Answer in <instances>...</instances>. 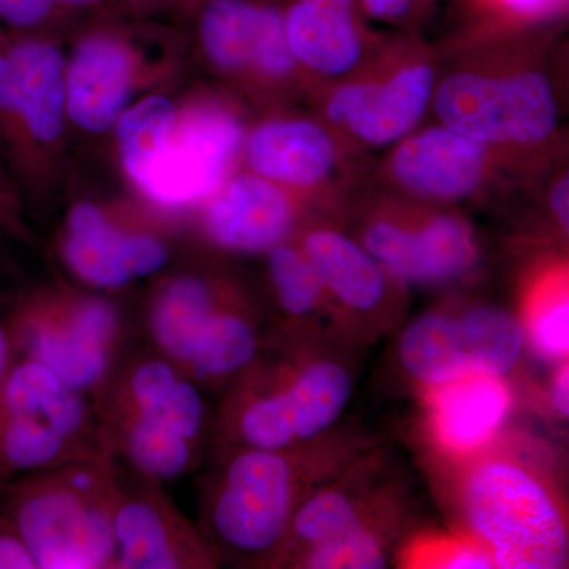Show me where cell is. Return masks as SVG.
Here are the masks:
<instances>
[{
    "label": "cell",
    "instance_id": "1",
    "mask_svg": "<svg viewBox=\"0 0 569 569\" xmlns=\"http://www.w3.org/2000/svg\"><path fill=\"white\" fill-rule=\"evenodd\" d=\"M89 396L104 447L137 473L168 482L203 460L212 426L203 389L153 348L119 355Z\"/></svg>",
    "mask_w": 569,
    "mask_h": 569
},
{
    "label": "cell",
    "instance_id": "2",
    "mask_svg": "<svg viewBox=\"0 0 569 569\" xmlns=\"http://www.w3.org/2000/svg\"><path fill=\"white\" fill-rule=\"evenodd\" d=\"M312 443L242 448L216 458L198 481V527L219 565L272 568L296 509L320 486Z\"/></svg>",
    "mask_w": 569,
    "mask_h": 569
},
{
    "label": "cell",
    "instance_id": "3",
    "mask_svg": "<svg viewBox=\"0 0 569 569\" xmlns=\"http://www.w3.org/2000/svg\"><path fill=\"white\" fill-rule=\"evenodd\" d=\"M230 385L209 437L216 458L234 449L312 443L339 421L353 392L346 365L296 351L258 355Z\"/></svg>",
    "mask_w": 569,
    "mask_h": 569
},
{
    "label": "cell",
    "instance_id": "4",
    "mask_svg": "<svg viewBox=\"0 0 569 569\" xmlns=\"http://www.w3.org/2000/svg\"><path fill=\"white\" fill-rule=\"evenodd\" d=\"M456 482L467 541L500 569H561L569 559L567 512L549 479L509 452L478 449Z\"/></svg>",
    "mask_w": 569,
    "mask_h": 569
},
{
    "label": "cell",
    "instance_id": "5",
    "mask_svg": "<svg viewBox=\"0 0 569 569\" xmlns=\"http://www.w3.org/2000/svg\"><path fill=\"white\" fill-rule=\"evenodd\" d=\"M116 458L78 460L7 479L0 512L39 569H118Z\"/></svg>",
    "mask_w": 569,
    "mask_h": 569
},
{
    "label": "cell",
    "instance_id": "6",
    "mask_svg": "<svg viewBox=\"0 0 569 569\" xmlns=\"http://www.w3.org/2000/svg\"><path fill=\"white\" fill-rule=\"evenodd\" d=\"M146 329L153 350L201 389L231 383L264 347L244 301L197 274L171 277L156 291Z\"/></svg>",
    "mask_w": 569,
    "mask_h": 569
},
{
    "label": "cell",
    "instance_id": "7",
    "mask_svg": "<svg viewBox=\"0 0 569 569\" xmlns=\"http://www.w3.org/2000/svg\"><path fill=\"white\" fill-rule=\"evenodd\" d=\"M108 458L91 396L39 362L13 359L0 385V471L10 479Z\"/></svg>",
    "mask_w": 569,
    "mask_h": 569
},
{
    "label": "cell",
    "instance_id": "8",
    "mask_svg": "<svg viewBox=\"0 0 569 569\" xmlns=\"http://www.w3.org/2000/svg\"><path fill=\"white\" fill-rule=\"evenodd\" d=\"M13 359H31L91 395L121 355L123 320L104 296L41 288L3 317Z\"/></svg>",
    "mask_w": 569,
    "mask_h": 569
},
{
    "label": "cell",
    "instance_id": "9",
    "mask_svg": "<svg viewBox=\"0 0 569 569\" xmlns=\"http://www.w3.org/2000/svg\"><path fill=\"white\" fill-rule=\"evenodd\" d=\"M526 348L518 318L493 307H471L411 321L400 337L399 358L408 376L436 388L467 376L507 378Z\"/></svg>",
    "mask_w": 569,
    "mask_h": 569
},
{
    "label": "cell",
    "instance_id": "10",
    "mask_svg": "<svg viewBox=\"0 0 569 569\" xmlns=\"http://www.w3.org/2000/svg\"><path fill=\"white\" fill-rule=\"evenodd\" d=\"M436 110L445 127L481 144H535L557 123L552 88L533 71L505 78L452 74L438 86Z\"/></svg>",
    "mask_w": 569,
    "mask_h": 569
},
{
    "label": "cell",
    "instance_id": "11",
    "mask_svg": "<svg viewBox=\"0 0 569 569\" xmlns=\"http://www.w3.org/2000/svg\"><path fill=\"white\" fill-rule=\"evenodd\" d=\"M116 477L112 531L118 569L220 567L203 531L176 507L164 482L137 473L119 460Z\"/></svg>",
    "mask_w": 569,
    "mask_h": 569
},
{
    "label": "cell",
    "instance_id": "12",
    "mask_svg": "<svg viewBox=\"0 0 569 569\" xmlns=\"http://www.w3.org/2000/svg\"><path fill=\"white\" fill-rule=\"evenodd\" d=\"M242 140L233 116L216 107L179 112L173 127L133 179L153 203L183 208L216 192Z\"/></svg>",
    "mask_w": 569,
    "mask_h": 569
},
{
    "label": "cell",
    "instance_id": "13",
    "mask_svg": "<svg viewBox=\"0 0 569 569\" xmlns=\"http://www.w3.org/2000/svg\"><path fill=\"white\" fill-rule=\"evenodd\" d=\"M61 249L67 268L97 290H119L156 276L170 261L159 236L119 227L92 203L71 208Z\"/></svg>",
    "mask_w": 569,
    "mask_h": 569
},
{
    "label": "cell",
    "instance_id": "14",
    "mask_svg": "<svg viewBox=\"0 0 569 569\" xmlns=\"http://www.w3.org/2000/svg\"><path fill=\"white\" fill-rule=\"evenodd\" d=\"M365 249L388 274L413 284L452 282L478 258L473 231L452 216L436 217L418 230L372 223L365 234Z\"/></svg>",
    "mask_w": 569,
    "mask_h": 569
},
{
    "label": "cell",
    "instance_id": "15",
    "mask_svg": "<svg viewBox=\"0 0 569 569\" xmlns=\"http://www.w3.org/2000/svg\"><path fill=\"white\" fill-rule=\"evenodd\" d=\"M14 78V110L0 112V133L18 160L29 141L51 144L62 132L67 112V69L61 52L36 39L7 41Z\"/></svg>",
    "mask_w": 569,
    "mask_h": 569
},
{
    "label": "cell",
    "instance_id": "16",
    "mask_svg": "<svg viewBox=\"0 0 569 569\" xmlns=\"http://www.w3.org/2000/svg\"><path fill=\"white\" fill-rule=\"evenodd\" d=\"M200 37L208 58L223 70L254 66L271 77H283L293 67L282 10L268 3L206 0Z\"/></svg>",
    "mask_w": 569,
    "mask_h": 569
},
{
    "label": "cell",
    "instance_id": "17",
    "mask_svg": "<svg viewBox=\"0 0 569 569\" xmlns=\"http://www.w3.org/2000/svg\"><path fill=\"white\" fill-rule=\"evenodd\" d=\"M432 88L430 67H410L383 84L369 82L337 89L329 99L328 114L370 144H389L419 121Z\"/></svg>",
    "mask_w": 569,
    "mask_h": 569
},
{
    "label": "cell",
    "instance_id": "18",
    "mask_svg": "<svg viewBox=\"0 0 569 569\" xmlns=\"http://www.w3.org/2000/svg\"><path fill=\"white\" fill-rule=\"evenodd\" d=\"M293 208L277 183L261 176H242L213 198L206 212V231L231 252H269L290 233Z\"/></svg>",
    "mask_w": 569,
    "mask_h": 569
},
{
    "label": "cell",
    "instance_id": "19",
    "mask_svg": "<svg viewBox=\"0 0 569 569\" xmlns=\"http://www.w3.org/2000/svg\"><path fill=\"white\" fill-rule=\"evenodd\" d=\"M133 84L129 48L110 36L82 41L67 70V112L89 132H102L121 118Z\"/></svg>",
    "mask_w": 569,
    "mask_h": 569
},
{
    "label": "cell",
    "instance_id": "20",
    "mask_svg": "<svg viewBox=\"0 0 569 569\" xmlns=\"http://www.w3.org/2000/svg\"><path fill=\"white\" fill-rule=\"evenodd\" d=\"M485 164V144L440 127L403 142L392 159V171L411 192L458 200L477 189Z\"/></svg>",
    "mask_w": 569,
    "mask_h": 569
},
{
    "label": "cell",
    "instance_id": "21",
    "mask_svg": "<svg viewBox=\"0 0 569 569\" xmlns=\"http://www.w3.org/2000/svg\"><path fill=\"white\" fill-rule=\"evenodd\" d=\"M505 378L467 376L430 392V422L438 445L455 456L488 447L511 408Z\"/></svg>",
    "mask_w": 569,
    "mask_h": 569
},
{
    "label": "cell",
    "instance_id": "22",
    "mask_svg": "<svg viewBox=\"0 0 569 569\" xmlns=\"http://www.w3.org/2000/svg\"><path fill=\"white\" fill-rule=\"evenodd\" d=\"M282 13L291 54L309 69L336 77L361 59L356 0H290Z\"/></svg>",
    "mask_w": 569,
    "mask_h": 569
},
{
    "label": "cell",
    "instance_id": "23",
    "mask_svg": "<svg viewBox=\"0 0 569 569\" xmlns=\"http://www.w3.org/2000/svg\"><path fill=\"white\" fill-rule=\"evenodd\" d=\"M247 159L261 178L307 187L331 173L336 148L331 137L316 123L269 122L250 137Z\"/></svg>",
    "mask_w": 569,
    "mask_h": 569
},
{
    "label": "cell",
    "instance_id": "24",
    "mask_svg": "<svg viewBox=\"0 0 569 569\" xmlns=\"http://www.w3.org/2000/svg\"><path fill=\"white\" fill-rule=\"evenodd\" d=\"M302 252L309 258L326 291L348 312L365 316L387 301V271L365 247L346 234L318 230L307 234Z\"/></svg>",
    "mask_w": 569,
    "mask_h": 569
},
{
    "label": "cell",
    "instance_id": "25",
    "mask_svg": "<svg viewBox=\"0 0 569 569\" xmlns=\"http://www.w3.org/2000/svg\"><path fill=\"white\" fill-rule=\"evenodd\" d=\"M277 305L291 323H306L323 306L326 291L302 249L280 242L268 252Z\"/></svg>",
    "mask_w": 569,
    "mask_h": 569
},
{
    "label": "cell",
    "instance_id": "26",
    "mask_svg": "<svg viewBox=\"0 0 569 569\" xmlns=\"http://www.w3.org/2000/svg\"><path fill=\"white\" fill-rule=\"evenodd\" d=\"M178 110L164 97H149L123 111L116 127L123 168L132 181L170 132Z\"/></svg>",
    "mask_w": 569,
    "mask_h": 569
},
{
    "label": "cell",
    "instance_id": "27",
    "mask_svg": "<svg viewBox=\"0 0 569 569\" xmlns=\"http://www.w3.org/2000/svg\"><path fill=\"white\" fill-rule=\"evenodd\" d=\"M527 346L548 361L563 362L569 351V299L567 287L545 291L531 302L520 321Z\"/></svg>",
    "mask_w": 569,
    "mask_h": 569
},
{
    "label": "cell",
    "instance_id": "28",
    "mask_svg": "<svg viewBox=\"0 0 569 569\" xmlns=\"http://www.w3.org/2000/svg\"><path fill=\"white\" fill-rule=\"evenodd\" d=\"M56 6L58 0H0V21L26 31L47 21Z\"/></svg>",
    "mask_w": 569,
    "mask_h": 569
},
{
    "label": "cell",
    "instance_id": "29",
    "mask_svg": "<svg viewBox=\"0 0 569 569\" xmlns=\"http://www.w3.org/2000/svg\"><path fill=\"white\" fill-rule=\"evenodd\" d=\"M427 563H432L430 567L449 569L496 568L488 553L467 539L456 545H445L443 548L437 549V552L432 550Z\"/></svg>",
    "mask_w": 569,
    "mask_h": 569
},
{
    "label": "cell",
    "instance_id": "30",
    "mask_svg": "<svg viewBox=\"0 0 569 569\" xmlns=\"http://www.w3.org/2000/svg\"><path fill=\"white\" fill-rule=\"evenodd\" d=\"M0 569H39L31 550L2 512H0Z\"/></svg>",
    "mask_w": 569,
    "mask_h": 569
},
{
    "label": "cell",
    "instance_id": "31",
    "mask_svg": "<svg viewBox=\"0 0 569 569\" xmlns=\"http://www.w3.org/2000/svg\"><path fill=\"white\" fill-rule=\"evenodd\" d=\"M0 228L18 239H28L29 231L22 222L21 206L17 193L0 164Z\"/></svg>",
    "mask_w": 569,
    "mask_h": 569
},
{
    "label": "cell",
    "instance_id": "32",
    "mask_svg": "<svg viewBox=\"0 0 569 569\" xmlns=\"http://www.w3.org/2000/svg\"><path fill=\"white\" fill-rule=\"evenodd\" d=\"M501 9L523 18H542L563 9L567 0H496Z\"/></svg>",
    "mask_w": 569,
    "mask_h": 569
},
{
    "label": "cell",
    "instance_id": "33",
    "mask_svg": "<svg viewBox=\"0 0 569 569\" xmlns=\"http://www.w3.org/2000/svg\"><path fill=\"white\" fill-rule=\"evenodd\" d=\"M370 17L381 21H399L408 17L417 0H359Z\"/></svg>",
    "mask_w": 569,
    "mask_h": 569
},
{
    "label": "cell",
    "instance_id": "34",
    "mask_svg": "<svg viewBox=\"0 0 569 569\" xmlns=\"http://www.w3.org/2000/svg\"><path fill=\"white\" fill-rule=\"evenodd\" d=\"M550 406L560 418L568 419L569 415V370L568 359L560 362L556 377L552 378L549 392Z\"/></svg>",
    "mask_w": 569,
    "mask_h": 569
},
{
    "label": "cell",
    "instance_id": "35",
    "mask_svg": "<svg viewBox=\"0 0 569 569\" xmlns=\"http://www.w3.org/2000/svg\"><path fill=\"white\" fill-rule=\"evenodd\" d=\"M550 208L553 216L559 220L561 230L568 233L569 230V181L568 178L560 179L550 193Z\"/></svg>",
    "mask_w": 569,
    "mask_h": 569
},
{
    "label": "cell",
    "instance_id": "36",
    "mask_svg": "<svg viewBox=\"0 0 569 569\" xmlns=\"http://www.w3.org/2000/svg\"><path fill=\"white\" fill-rule=\"evenodd\" d=\"M7 478L6 475L2 473V471H0V488H2L3 485H6V481H7Z\"/></svg>",
    "mask_w": 569,
    "mask_h": 569
},
{
    "label": "cell",
    "instance_id": "37",
    "mask_svg": "<svg viewBox=\"0 0 569 569\" xmlns=\"http://www.w3.org/2000/svg\"><path fill=\"white\" fill-rule=\"evenodd\" d=\"M66 2L81 3V2H89V0H66Z\"/></svg>",
    "mask_w": 569,
    "mask_h": 569
}]
</instances>
